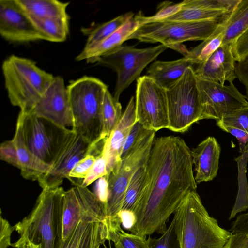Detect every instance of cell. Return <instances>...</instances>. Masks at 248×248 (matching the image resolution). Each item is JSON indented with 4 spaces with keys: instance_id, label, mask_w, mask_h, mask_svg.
I'll return each instance as SVG.
<instances>
[{
    "instance_id": "obj_39",
    "label": "cell",
    "mask_w": 248,
    "mask_h": 248,
    "mask_svg": "<svg viewBox=\"0 0 248 248\" xmlns=\"http://www.w3.org/2000/svg\"><path fill=\"white\" fill-rule=\"evenodd\" d=\"M217 125L222 130L235 137L238 140L241 152L245 151L246 147H248V133L247 132L240 128L225 124L219 121H217Z\"/></svg>"
},
{
    "instance_id": "obj_49",
    "label": "cell",
    "mask_w": 248,
    "mask_h": 248,
    "mask_svg": "<svg viewBox=\"0 0 248 248\" xmlns=\"http://www.w3.org/2000/svg\"><path fill=\"white\" fill-rule=\"evenodd\" d=\"M104 248H107L106 246L104 245ZM111 248L110 247V248Z\"/></svg>"
},
{
    "instance_id": "obj_4",
    "label": "cell",
    "mask_w": 248,
    "mask_h": 248,
    "mask_svg": "<svg viewBox=\"0 0 248 248\" xmlns=\"http://www.w3.org/2000/svg\"><path fill=\"white\" fill-rule=\"evenodd\" d=\"M67 89L74 118L72 130L91 144L107 139L102 109L107 86L97 78L84 76L71 82Z\"/></svg>"
},
{
    "instance_id": "obj_5",
    "label": "cell",
    "mask_w": 248,
    "mask_h": 248,
    "mask_svg": "<svg viewBox=\"0 0 248 248\" xmlns=\"http://www.w3.org/2000/svg\"><path fill=\"white\" fill-rule=\"evenodd\" d=\"M2 69L9 100L23 114L31 111L54 78L34 61L15 55L4 61Z\"/></svg>"
},
{
    "instance_id": "obj_31",
    "label": "cell",
    "mask_w": 248,
    "mask_h": 248,
    "mask_svg": "<svg viewBox=\"0 0 248 248\" xmlns=\"http://www.w3.org/2000/svg\"><path fill=\"white\" fill-rule=\"evenodd\" d=\"M146 164L140 167L132 176L125 192L121 210L133 212L144 184Z\"/></svg>"
},
{
    "instance_id": "obj_24",
    "label": "cell",
    "mask_w": 248,
    "mask_h": 248,
    "mask_svg": "<svg viewBox=\"0 0 248 248\" xmlns=\"http://www.w3.org/2000/svg\"><path fill=\"white\" fill-rule=\"evenodd\" d=\"M194 65L186 57L170 61H156L149 67L147 76L167 90L178 81L189 67Z\"/></svg>"
},
{
    "instance_id": "obj_45",
    "label": "cell",
    "mask_w": 248,
    "mask_h": 248,
    "mask_svg": "<svg viewBox=\"0 0 248 248\" xmlns=\"http://www.w3.org/2000/svg\"><path fill=\"white\" fill-rule=\"evenodd\" d=\"M94 193L105 206L108 197V176H103L97 180Z\"/></svg>"
},
{
    "instance_id": "obj_26",
    "label": "cell",
    "mask_w": 248,
    "mask_h": 248,
    "mask_svg": "<svg viewBox=\"0 0 248 248\" xmlns=\"http://www.w3.org/2000/svg\"><path fill=\"white\" fill-rule=\"evenodd\" d=\"M32 18L68 17L66 8L69 2L56 0H18Z\"/></svg>"
},
{
    "instance_id": "obj_40",
    "label": "cell",
    "mask_w": 248,
    "mask_h": 248,
    "mask_svg": "<svg viewBox=\"0 0 248 248\" xmlns=\"http://www.w3.org/2000/svg\"><path fill=\"white\" fill-rule=\"evenodd\" d=\"M0 159L17 168L16 150L12 140L3 142L0 147Z\"/></svg>"
},
{
    "instance_id": "obj_34",
    "label": "cell",
    "mask_w": 248,
    "mask_h": 248,
    "mask_svg": "<svg viewBox=\"0 0 248 248\" xmlns=\"http://www.w3.org/2000/svg\"><path fill=\"white\" fill-rule=\"evenodd\" d=\"M96 157L93 155L87 154L72 169L69 174L68 179L74 184L76 180H78L76 186H81L83 180L85 178L92 169Z\"/></svg>"
},
{
    "instance_id": "obj_33",
    "label": "cell",
    "mask_w": 248,
    "mask_h": 248,
    "mask_svg": "<svg viewBox=\"0 0 248 248\" xmlns=\"http://www.w3.org/2000/svg\"><path fill=\"white\" fill-rule=\"evenodd\" d=\"M147 239L149 248H180L173 219L161 236L158 238L149 236Z\"/></svg>"
},
{
    "instance_id": "obj_14",
    "label": "cell",
    "mask_w": 248,
    "mask_h": 248,
    "mask_svg": "<svg viewBox=\"0 0 248 248\" xmlns=\"http://www.w3.org/2000/svg\"><path fill=\"white\" fill-rule=\"evenodd\" d=\"M91 144L72 129L59 150L50 170L38 180L44 188L60 186L74 166L87 154Z\"/></svg>"
},
{
    "instance_id": "obj_42",
    "label": "cell",
    "mask_w": 248,
    "mask_h": 248,
    "mask_svg": "<svg viewBox=\"0 0 248 248\" xmlns=\"http://www.w3.org/2000/svg\"><path fill=\"white\" fill-rule=\"evenodd\" d=\"M15 228L12 226L9 221L0 216V248H8L11 246V236Z\"/></svg>"
},
{
    "instance_id": "obj_15",
    "label": "cell",
    "mask_w": 248,
    "mask_h": 248,
    "mask_svg": "<svg viewBox=\"0 0 248 248\" xmlns=\"http://www.w3.org/2000/svg\"><path fill=\"white\" fill-rule=\"evenodd\" d=\"M30 113L50 121L60 127L73 129V115L68 91L62 78L54 77Z\"/></svg>"
},
{
    "instance_id": "obj_17",
    "label": "cell",
    "mask_w": 248,
    "mask_h": 248,
    "mask_svg": "<svg viewBox=\"0 0 248 248\" xmlns=\"http://www.w3.org/2000/svg\"><path fill=\"white\" fill-rule=\"evenodd\" d=\"M239 0H185L180 10L167 21L196 22L219 21L230 13ZM162 20V21H164Z\"/></svg>"
},
{
    "instance_id": "obj_6",
    "label": "cell",
    "mask_w": 248,
    "mask_h": 248,
    "mask_svg": "<svg viewBox=\"0 0 248 248\" xmlns=\"http://www.w3.org/2000/svg\"><path fill=\"white\" fill-rule=\"evenodd\" d=\"M155 132L149 131L121 159L118 169L108 176V197L105 217L101 222L107 233H115L121 229L119 217L127 185L133 174L148 160L155 139Z\"/></svg>"
},
{
    "instance_id": "obj_25",
    "label": "cell",
    "mask_w": 248,
    "mask_h": 248,
    "mask_svg": "<svg viewBox=\"0 0 248 248\" xmlns=\"http://www.w3.org/2000/svg\"><path fill=\"white\" fill-rule=\"evenodd\" d=\"M229 14L219 21L214 32L202 43L188 50L186 57L189 58L194 65L205 62L213 53L222 45L227 27Z\"/></svg>"
},
{
    "instance_id": "obj_32",
    "label": "cell",
    "mask_w": 248,
    "mask_h": 248,
    "mask_svg": "<svg viewBox=\"0 0 248 248\" xmlns=\"http://www.w3.org/2000/svg\"><path fill=\"white\" fill-rule=\"evenodd\" d=\"M116 248H149L146 236L128 233L121 229L113 242Z\"/></svg>"
},
{
    "instance_id": "obj_48",
    "label": "cell",
    "mask_w": 248,
    "mask_h": 248,
    "mask_svg": "<svg viewBox=\"0 0 248 248\" xmlns=\"http://www.w3.org/2000/svg\"><path fill=\"white\" fill-rule=\"evenodd\" d=\"M11 246L16 248H42L41 244H35L27 239L22 241L18 240L12 243Z\"/></svg>"
},
{
    "instance_id": "obj_44",
    "label": "cell",
    "mask_w": 248,
    "mask_h": 248,
    "mask_svg": "<svg viewBox=\"0 0 248 248\" xmlns=\"http://www.w3.org/2000/svg\"><path fill=\"white\" fill-rule=\"evenodd\" d=\"M230 231L232 234H248V212L237 216Z\"/></svg>"
},
{
    "instance_id": "obj_12",
    "label": "cell",
    "mask_w": 248,
    "mask_h": 248,
    "mask_svg": "<svg viewBox=\"0 0 248 248\" xmlns=\"http://www.w3.org/2000/svg\"><path fill=\"white\" fill-rule=\"evenodd\" d=\"M105 205L87 187L77 185L64 191L63 206V235L64 240L81 220L102 222Z\"/></svg>"
},
{
    "instance_id": "obj_21",
    "label": "cell",
    "mask_w": 248,
    "mask_h": 248,
    "mask_svg": "<svg viewBox=\"0 0 248 248\" xmlns=\"http://www.w3.org/2000/svg\"><path fill=\"white\" fill-rule=\"evenodd\" d=\"M16 150L17 168L26 179L36 181L47 173L51 168L47 164L37 158L26 145L22 135L20 123L17 121L16 130L12 139Z\"/></svg>"
},
{
    "instance_id": "obj_41",
    "label": "cell",
    "mask_w": 248,
    "mask_h": 248,
    "mask_svg": "<svg viewBox=\"0 0 248 248\" xmlns=\"http://www.w3.org/2000/svg\"><path fill=\"white\" fill-rule=\"evenodd\" d=\"M232 51L237 62L248 55V30L233 44Z\"/></svg>"
},
{
    "instance_id": "obj_43",
    "label": "cell",
    "mask_w": 248,
    "mask_h": 248,
    "mask_svg": "<svg viewBox=\"0 0 248 248\" xmlns=\"http://www.w3.org/2000/svg\"><path fill=\"white\" fill-rule=\"evenodd\" d=\"M235 72L237 78L245 88L248 101V55L235 64Z\"/></svg>"
},
{
    "instance_id": "obj_50",
    "label": "cell",
    "mask_w": 248,
    "mask_h": 248,
    "mask_svg": "<svg viewBox=\"0 0 248 248\" xmlns=\"http://www.w3.org/2000/svg\"><path fill=\"white\" fill-rule=\"evenodd\" d=\"M247 236L248 237V234H247Z\"/></svg>"
},
{
    "instance_id": "obj_22",
    "label": "cell",
    "mask_w": 248,
    "mask_h": 248,
    "mask_svg": "<svg viewBox=\"0 0 248 248\" xmlns=\"http://www.w3.org/2000/svg\"><path fill=\"white\" fill-rule=\"evenodd\" d=\"M140 25L134 16L121 28L97 45L88 49H83L76 57V60H86L90 63H96L100 58L122 46Z\"/></svg>"
},
{
    "instance_id": "obj_13",
    "label": "cell",
    "mask_w": 248,
    "mask_h": 248,
    "mask_svg": "<svg viewBox=\"0 0 248 248\" xmlns=\"http://www.w3.org/2000/svg\"><path fill=\"white\" fill-rule=\"evenodd\" d=\"M197 81L202 103V120L217 121L248 106L246 96L240 93L233 83L224 85L197 78Z\"/></svg>"
},
{
    "instance_id": "obj_19",
    "label": "cell",
    "mask_w": 248,
    "mask_h": 248,
    "mask_svg": "<svg viewBox=\"0 0 248 248\" xmlns=\"http://www.w3.org/2000/svg\"><path fill=\"white\" fill-rule=\"evenodd\" d=\"M136 122L135 97L132 96L118 123L105 140L103 154L107 160L108 175L119 167L123 144Z\"/></svg>"
},
{
    "instance_id": "obj_30",
    "label": "cell",
    "mask_w": 248,
    "mask_h": 248,
    "mask_svg": "<svg viewBox=\"0 0 248 248\" xmlns=\"http://www.w3.org/2000/svg\"><path fill=\"white\" fill-rule=\"evenodd\" d=\"M102 111L104 136L107 138L118 123L123 114L120 103L114 99L108 89L104 94Z\"/></svg>"
},
{
    "instance_id": "obj_29",
    "label": "cell",
    "mask_w": 248,
    "mask_h": 248,
    "mask_svg": "<svg viewBox=\"0 0 248 248\" xmlns=\"http://www.w3.org/2000/svg\"><path fill=\"white\" fill-rule=\"evenodd\" d=\"M132 12L121 15L93 29L89 35L83 49L92 48L113 34L134 16Z\"/></svg>"
},
{
    "instance_id": "obj_35",
    "label": "cell",
    "mask_w": 248,
    "mask_h": 248,
    "mask_svg": "<svg viewBox=\"0 0 248 248\" xmlns=\"http://www.w3.org/2000/svg\"><path fill=\"white\" fill-rule=\"evenodd\" d=\"M181 8V2L170 4V2H169L168 4H164L162 6L160 7L159 11L154 15L147 16L140 13L135 16L141 25L147 23L165 20L167 18L176 14L180 10Z\"/></svg>"
},
{
    "instance_id": "obj_8",
    "label": "cell",
    "mask_w": 248,
    "mask_h": 248,
    "mask_svg": "<svg viewBox=\"0 0 248 248\" xmlns=\"http://www.w3.org/2000/svg\"><path fill=\"white\" fill-rule=\"evenodd\" d=\"M218 21L196 22L159 21L141 25L129 39L147 43H161L168 48L187 41L208 38L216 30Z\"/></svg>"
},
{
    "instance_id": "obj_3",
    "label": "cell",
    "mask_w": 248,
    "mask_h": 248,
    "mask_svg": "<svg viewBox=\"0 0 248 248\" xmlns=\"http://www.w3.org/2000/svg\"><path fill=\"white\" fill-rule=\"evenodd\" d=\"M64 191L60 186L43 189L30 214L14 226L18 240H29L42 248H61Z\"/></svg>"
},
{
    "instance_id": "obj_16",
    "label": "cell",
    "mask_w": 248,
    "mask_h": 248,
    "mask_svg": "<svg viewBox=\"0 0 248 248\" xmlns=\"http://www.w3.org/2000/svg\"><path fill=\"white\" fill-rule=\"evenodd\" d=\"M0 33L5 40L14 43L43 40L18 0H0Z\"/></svg>"
},
{
    "instance_id": "obj_10",
    "label": "cell",
    "mask_w": 248,
    "mask_h": 248,
    "mask_svg": "<svg viewBox=\"0 0 248 248\" xmlns=\"http://www.w3.org/2000/svg\"><path fill=\"white\" fill-rule=\"evenodd\" d=\"M17 121L28 148L41 161L51 165L72 129L60 127L32 113L20 112Z\"/></svg>"
},
{
    "instance_id": "obj_47",
    "label": "cell",
    "mask_w": 248,
    "mask_h": 248,
    "mask_svg": "<svg viewBox=\"0 0 248 248\" xmlns=\"http://www.w3.org/2000/svg\"><path fill=\"white\" fill-rule=\"evenodd\" d=\"M119 217L122 225L125 229L129 231L134 225L135 217L132 211L121 210L119 213Z\"/></svg>"
},
{
    "instance_id": "obj_37",
    "label": "cell",
    "mask_w": 248,
    "mask_h": 248,
    "mask_svg": "<svg viewBox=\"0 0 248 248\" xmlns=\"http://www.w3.org/2000/svg\"><path fill=\"white\" fill-rule=\"evenodd\" d=\"M151 130L145 129L141 124L136 122L132 127L123 144L121 158L125 157L136 144Z\"/></svg>"
},
{
    "instance_id": "obj_20",
    "label": "cell",
    "mask_w": 248,
    "mask_h": 248,
    "mask_svg": "<svg viewBox=\"0 0 248 248\" xmlns=\"http://www.w3.org/2000/svg\"><path fill=\"white\" fill-rule=\"evenodd\" d=\"M220 151L219 143L212 136L206 138L191 150L197 184L210 181L217 176Z\"/></svg>"
},
{
    "instance_id": "obj_36",
    "label": "cell",
    "mask_w": 248,
    "mask_h": 248,
    "mask_svg": "<svg viewBox=\"0 0 248 248\" xmlns=\"http://www.w3.org/2000/svg\"><path fill=\"white\" fill-rule=\"evenodd\" d=\"M218 121L225 124L242 129L248 133V106L232 111Z\"/></svg>"
},
{
    "instance_id": "obj_9",
    "label": "cell",
    "mask_w": 248,
    "mask_h": 248,
    "mask_svg": "<svg viewBox=\"0 0 248 248\" xmlns=\"http://www.w3.org/2000/svg\"><path fill=\"white\" fill-rule=\"evenodd\" d=\"M167 48L163 44L145 48L122 45L100 58L97 65L111 68L117 74L114 99L119 101L123 92L137 80L143 69Z\"/></svg>"
},
{
    "instance_id": "obj_11",
    "label": "cell",
    "mask_w": 248,
    "mask_h": 248,
    "mask_svg": "<svg viewBox=\"0 0 248 248\" xmlns=\"http://www.w3.org/2000/svg\"><path fill=\"white\" fill-rule=\"evenodd\" d=\"M135 104L136 122L145 129L156 132L168 128L166 90L147 75L137 80Z\"/></svg>"
},
{
    "instance_id": "obj_18",
    "label": "cell",
    "mask_w": 248,
    "mask_h": 248,
    "mask_svg": "<svg viewBox=\"0 0 248 248\" xmlns=\"http://www.w3.org/2000/svg\"><path fill=\"white\" fill-rule=\"evenodd\" d=\"M232 48L231 44H222L207 61L193 68L196 77L222 85L233 83L237 77Z\"/></svg>"
},
{
    "instance_id": "obj_46",
    "label": "cell",
    "mask_w": 248,
    "mask_h": 248,
    "mask_svg": "<svg viewBox=\"0 0 248 248\" xmlns=\"http://www.w3.org/2000/svg\"><path fill=\"white\" fill-rule=\"evenodd\" d=\"M222 248H248V237L246 234H232Z\"/></svg>"
},
{
    "instance_id": "obj_1",
    "label": "cell",
    "mask_w": 248,
    "mask_h": 248,
    "mask_svg": "<svg viewBox=\"0 0 248 248\" xmlns=\"http://www.w3.org/2000/svg\"><path fill=\"white\" fill-rule=\"evenodd\" d=\"M193 167L191 150L183 139L168 136L155 139L143 187L133 210L135 222L130 233L164 232L170 216L196 190Z\"/></svg>"
},
{
    "instance_id": "obj_27",
    "label": "cell",
    "mask_w": 248,
    "mask_h": 248,
    "mask_svg": "<svg viewBox=\"0 0 248 248\" xmlns=\"http://www.w3.org/2000/svg\"><path fill=\"white\" fill-rule=\"evenodd\" d=\"M248 30V0H239L229 14L222 44H233Z\"/></svg>"
},
{
    "instance_id": "obj_23",
    "label": "cell",
    "mask_w": 248,
    "mask_h": 248,
    "mask_svg": "<svg viewBox=\"0 0 248 248\" xmlns=\"http://www.w3.org/2000/svg\"><path fill=\"white\" fill-rule=\"evenodd\" d=\"M106 241L101 222L81 220L62 241L61 248H100Z\"/></svg>"
},
{
    "instance_id": "obj_38",
    "label": "cell",
    "mask_w": 248,
    "mask_h": 248,
    "mask_svg": "<svg viewBox=\"0 0 248 248\" xmlns=\"http://www.w3.org/2000/svg\"><path fill=\"white\" fill-rule=\"evenodd\" d=\"M108 175L107 160L102 152L96 157L92 169L83 180L81 186L86 187L94 181L103 176Z\"/></svg>"
},
{
    "instance_id": "obj_2",
    "label": "cell",
    "mask_w": 248,
    "mask_h": 248,
    "mask_svg": "<svg viewBox=\"0 0 248 248\" xmlns=\"http://www.w3.org/2000/svg\"><path fill=\"white\" fill-rule=\"evenodd\" d=\"M173 219L180 248H222L232 234L209 215L196 190L184 199Z\"/></svg>"
},
{
    "instance_id": "obj_28",
    "label": "cell",
    "mask_w": 248,
    "mask_h": 248,
    "mask_svg": "<svg viewBox=\"0 0 248 248\" xmlns=\"http://www.w3.org/2000/svg\"><path fill=\"white\" fill-rule=\"evenodd\" d=\"M69 16L32 18L43 40L53 42H61L66 40L69 33Z\"/></svg>"
},
{
    "instance_id": "obj_7",
    "label": "cell",
    "mask_w": 248,
    "mask_h": 248,
    "mask_svg": "<svg viewBox=\"0 0 248 248\" xmlns=\"http://www.w3.org/2000/svg\"><path fill=\"white\" fill-rule=\"evenodd\" d=\"M170 130L185 132L202 120V103L193 67L166 90Z\"/></svg>"
}]
</instances>
